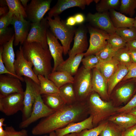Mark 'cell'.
Returning a JSON list of instances; mask_svg holds the SVG:
<instances>
[{"label": "cell", "instance_id": "cell-20", "mask_svg": "<svg viewBox=\"0 0 136 136\" xmlns=\"http://www.w3.org/2000/svg\"><path fill=\"white\" fill-rule=\"evenodd\" d=\"M92 70V91L97 93L100 97L107 99L108 95L107 81L96 68H94Z\"/></svg>", "mask_w": 136, "mask_h": 136}, {"label": "cell", "instance_id": "cell-10", "mask_svg": "<svg viewBox=\"0 0 136 136\" xmlns=\"http://www.w3.org/2000/svg\"><path fill=\"white\" fill-rule=\"evenodd\" d=\"M26 88L24 91L23 107L22 112V121L27 119L32 110L36 95L40 91L39 85L30 78L24 77Z\"/></svg>", "mask_w": 136, "mask_h": 136}, {"label": "cell", "instance_id": "cell-30", "mask_svg": "<svg viewBox=\"0 0 136 136\" xmlns=\"http://www.w3.org/2000/svg\"><path fill=\"white\" fill-rule=\"evenodd\" d=\"M59 89V94L66 104H72L77 101L72 83L66 84Z\"/></svg>", "mask_w": 136, "mask_h": 136}, {"label": "cell", "instance_id": "cell-46", "mask_svg": "<svg viewBox=\"0 0 136 136\" xmlns=\"http://www.w3.org/2000/svg\"><path fill=\"white\" fill-rule=\"evenodd\" d=\"M136 107V93L127 104L123 107L117 108V113L128 112Z\"/></svg>", "mask_w": 136, "mask_h": 136}, {"label": "cell", "instance_id": "cell-22", "mask_svg": "<svg viewBox=\"0 0 136 136\" xmlns=\"http://www.w3.org/2000/svg\"><path fill=\"white\" fill-rule=\"evenodd\" d=\"M84 54L83 53L77 54L73 57H69L57 67L56 71L65 72L72 76H74L78 71Z\"/></svg>", "mask_w": 136, "mask_h": 136}, {"label": "cell", "instance_id": "cell-49", "mask_svg": "<svg viewBox=\"0 0 136 136\" xmlns=\"http://www.w3.org/2000/svg\"><path fill=\"white\" fill-rule=\"evenodd\" d=\"M76 23L81 24L84 21L85 17L84 15L81 13H78L74 16Z\"/></svg>", "mask_w": 136, "mask_h": 136}, {"label": "cell", "instance_id": "cell-6", "mask_svg": "<svg viewBox=\"0 0 136 136\" xmlns=\"http://www.w3.org/2000/svg\"><path fill=\"white\" fill-rule=\"evenodd\" d=\"M90 34L89 45L84 53V56L96 54L100 51L108 44L109 34L107 32L91 26L87 27Z\"/></svg>", "mask_w": 136, "mask_h": 136}, {"label": "cell", "instance_id": "cell-45", "mask_svg": "<svg viewBox=\"0 0 136 136\" xmlns=\"http://www.w3.org/2000/svg\"><path fill=\"white\" fill-rule=\"evenodd\" d=\"M13 15L8 12L6 14L0 17V29L5 28L11 24Z\"/></svg>", "mask_w": 136, "mask_h": 136}, {"label": "cell", "instance_id": "cell-36", "mask_svg": "<svg viewBox=\"0 0 136 136\" xmlns=\"http://www.w3.org/2000/svg\"><path fill=\"white\" fill-rule=\"evenodd\" d=\"M116 33L127 42L136 39V28L134 27L116 28Z\"/></svg>", "mask_w": 136, "mask_h": 136}, {"label": "cell", "instance_id": "cell-17", "mask_svg": "<svg viewBox=\"0 0 136 136\" xmlns=\"http://www.w3.org/2000/svg\"><path fill=\"white\" fill-rule=\"evenodd\" d=\"M47 38L49 48L53 59L54 65L52 72H54L64 61L62 55L63 48L58 39L49 29L47 32Z\"/></svg>", "mask_w": 136, "mask_h": 136}, {"label": "cell", "instance_id": "cell-34", "mask_svg": "<svg viewBox=\"0 0 136 136\" xmlns=\"http://www.w3.org/2000/svg\"><path fill=\"white\" fill-rule=\"evenodd\" d=\"M120 0H101L96 6V9L98 12H108L111 9H115L119 7Z\"/></svg>", "mask_w": 136, "mask_h": 136}, {"label": "cell", "instance_id": "cell-53", "mask_svg": "<svg viewBox=\"0 0 136 136\" xmlns=\"http://www.w3.org/2000/svg\"><path fill=\"white\" fill-rule=\"evenodd\" d=\"M9 9L8 6L0 7V17L8 13Z\"/></svg>", "mask_w": 136, "mask_h": 136}, {"label": "cell", "instance_id": "cell-7", "mask_svg": "<svg viewBox=\"0 0 136 136\" xmlns=\"http://www.w3.org/2000/svg\"><path fill=\"white\" fill-rule=\"evenodd\" d=\"M24 93H15L6 95L0 94V111L7 116L14 115L23 107Z\"/></svg>", "mask_w": 136, "mask_h": 136}, {"label": "cell", "instance_id": "cell-35", "mask_svg": "<svg viewBox=\"0 0 136 136\" xmlns=\"http://www.w3.org/2000/svg\"><path fill=\"white\" fill-rule=\"evenodd\" d=\"M119 8L120 13L128 15L131 18L135 13L136 0H121Z\"/></svg>", "mask_w": 136, "mask_h": 136}, {"label": "cell", "instance_id": "cell-62", "mask_svg": "<svg viewBox=\"0 0 136 136\" xmlns=\"http://www.w3.org/2000/svg\"><path fill=\"white\" fill-rule=\"evenodd\" d=\"M43 136H48L47 135H45Z\"/></svg>", "mask_w": 136, "mask_h": 136}, {"label": "cell", "instance_id": "cell-26", "mask_svg": "<svg viewBox=\"0 0 136 136\" xmlns=\"http://www.w3.org/2000/svg\"><path fill=\"white\" fill-rule=\"evenodd\" d=\"M41 96L45 104L54 111L59 110L66 104L59 93L45 94Z\"/></svg>", "mask_w": 136, "mask_h": 136}, {"label": "cell", "instance_id": "cell-4", "mask_svg": "<svg viewBox=\"0 0 136 136\" xmlns=\"http://www.w3.org/2000/svg\"><path fill=\"white\" fill-rule=\"evenodd\" d=\"M53 19L46 18L50 30L60 41L63 48V54L65 55L70 50L71 43L75 36L76 28L73 26L67 25L66 21L61 19L59 16Z\"/></svg>", "mask_w": 136, "mask_h": 136}, {"label": "cell", "instance_id": "cell-57", "mask_svg": "<svg viewBox=\"0 0 136 136\" xmlns=\"http://www.w3.org/2000/svg\"><path fill=\"white\" fill-rule=\"evenodd\" d=\"M5 130L3 129L2 127H0V136H5Z\"/></svg>", "mask_w": 136, "mask_h": 136}, {"label": "cell", "instance_id": "cell-38", "mask_svg": "<svg viewBox=\"0 0 136 136\" xmlns=\"http://www.w3.org/2000/svg\"><path fill=\"white\" fill-rule=\"evenodd\" d=\"M116 51L108 43L104 48L95 55L100 61H107L113 58Z\"/></svg>", "mask_w": 136, "mask_h": 136}, {"label": "cell", "instance_id": "cell-33", "mask_svg": "<svg viewBox=\"0 0 136 136\" xmlns=\"http://www.w3.org/2000/svg\"><path fill=\"white\" fill-rule=\"evenodd\" d=\"M9 12L16 16L21 15L27 18L25 10L20 0H6Z\"/></svg>", "mask_w": 136, "mask_h": 136}, {"label": "cell", "instance_id": "cell-24", "mask_svg": "<svg viewBox=\"0 0 136 136\" xmlns=\"http://www.w3.org/2000/svg\"><path fill=\"white\" fill-rule=\"evenodd\" d=\"M109 11L111 19L116 28L133 27L134 18L127 17L114 9H111Z\"/></svg>", "mask_w": 136, "mask_h": 136}, {"label": "cell", "instance_id": "cell-8", "mask_svg": "<svg viewBox=\"0 0 136 136\" xmlns=\"http://www.w3.org/2000/svg\"><path fill=\"white\" fill-rule=\"evenodd\" d=\"M49 28L46 18H43L39 22L31 23L30 29L24 42H36L40 44L44 48H49L47 32Z\"/></svg>", "mask_w": 136, "mask_h": 136}, {"label": "cell", "instance_id": "cell-29", "mask_svg": "<svg viewBox=\"0 0 136 136\" xmlns=\"http://www.w3.org/2000/svg\"><path fill=\"white\" fill-rule=\"evenodd\" d=\"M37 76L40 82V93L41 95L59 93V88L51 81L41 75Z\"/></svg>", "mask_w": 136, "mask_h": 136}, {"label": "cell", "instance_id": "cell-31", "mask_svg": "<svg viewBox=\"0 0 136 136\" xmlns=\"http://www.w3.org/2000/svg\"><path fill=\"white\" fill-rule=\"evenodd\" d=\"M119 64L128 67L132 63L129 52V49L125 46L117 51L113 58Z\"/></svg>", "mask_w": 136, "mask_h": 136}, {"label": "cell", "instance_id": "cell-23", "mask_svg": "<svg viewBox=\"0 0 136 136\" xmlns=\"http://www.w3.org/2000/svg\"><path fill=\"white\" fill-rule=\"evenodd\" d=\"M109 121L117 125L122 130H125L136 124V118L128 113H122L110 117Z\"/></svg>", "mask_w": 136, "mask_h": 136}, {"label": "cell", "instance_id": "cell-25", "mask_svg": "<svg viewBox=\"0 0 136 136\" xmlns=\"http://www.w3.org/2000/svg\"><path fill=\"white\" fill-rule=\"evenodd\" d=\"M119 65L117 61L112 59L105 61H100L96 68L107 81L117 69Z\"/></svg>", "mask_w": 136, "mask_h": 136}, {"label": "cell", "instance_id": "cell-16", "mask_svg": "<svg viewBox=\"0 0 136 136\" xmlns=\"http://www.w3.org/2000/svg\"><path fill=\"white\" fill-rule=\"evenodd\" d=\"M21 81L12 76L0 75V94L6 95L15 93H24Z\"/></svg>", "mask_w": 136, "mask_h": 136}, {"label": "cell", "instance_id": "cell-28", "mask_svg": "<svg viewBox=\"0 0 136 136\" xmlns=\"http://www.w3.org/2000/svg\"><path fill=\"white\" fill-rule=\"evenodd\" d=\"M128 66L119 64L115 72L108 81V95H110L116 85L123 80L128 72Z\"/></svg>", "mask_w": 136, "mask_h": 136}, {"label": "cell", "instance_id": "cell-51", "mask_svg": "<svg viewBox=\"0 0 136 136\" xmlns=\"http://www.w3.org/2000/svg\"><path fill=\"white\" fill-rule=\"evenodd\" d=\"M66 23L67 25L70 26H73L76 23L74 16L69 17L66 21Z\"/></svg>", "mask_w": 136, "mask_h": 136}, {"label": "cell", "instance_id": "cell-19", "mask_svg": "<svg viewBox=\"0 0 136 136\" xmlns=\"http://www.w3.org/2000/svg\"><path fill=\"white\" fill-rule=\"evenodd\" d=\"M93 117L91 115L84 120L77 122H72L62 128L56 130V136H63L65 134L78 133L85 129H89L94 128Z\"/></svg>", "mask_w": 136, "mask_h": 136}, {"label": "cell", "instance_id": "cell-14", "mask_svg": "<svg viewBox=\"0 0 136 136\" xmlns=\"http://www.w3.org/2000/svg\"><path fill=\"white\" fill-rule=\"evenodd\" d=\"M31 23L21 15H13L11 24L13 26L14 30L13 44L15 46H17L19 44L22 45L25 42L30 29Z\"/></svg>", "mask_w": 136, "mask_h": 136}, {"label": "cell", "instance_id": "cell-39", "mask_svg": "<svg viewBox=\"0 0 136 136\" xmlns=\"http://www.w3.org/2000/svg\"><path fill=\"white\" fill-rule=\"evenodd\" d=\"M119 127H117L107 123L100 136H122L123 132Z\"/></svg>", "mask_w": 136, "mask_h": 136}, {"label": "cell", "instance_id": "cell-47", "mask_svg": "<svg viewBox=\"0 0 136 136\" xmlns=\"http://www.w3.org/2000/svg\"><path fill=\"white\" fill-rule=\"evenodd\" d=\"M128 72L123 79L125 81L131 78H136V63H132L128 67Z\"/></svg>", "mask_w": 136, "mask_h": 136}, {"label": "cell", "instance_id": "cell-50", "mask_svg": "<svg viewBox=\"0 0 136 136\" xmlns=\"http://www.w3.org/2000/svg\"><path fill=\"white\" fill-rule=\"evenodd\" d=\"M126 46L129 50H136V39L127 42Z\"/></svg>", "mask_w": 136, "mask_h": 136}, {"label": "cell", "instance_id": "cell-44", "mask_svg": "<svg viewBox=\"0 0 136 136\" xmlns=\"http://www.w3.org/2000/svg\"><path fill=\"white\" fill-rule=\"evenodd\" d=\"M3 50V46H0V75L7 74V75L13 76L19 79L21 81L24 82V77L19 76L17 75L14 74L8 71L5 67L4 64L3 62L2 54Z\"/></svg>", "mask_w": 136, "mask_h": 136}, {"label": "cell", "instance_id": "cell-37", "mask_svg": "<svg viewBox=\"0 0 136 136\" xmlns=\"http://www.w3.org/2000/svg\"><path fill=\"white\" fill-rule=\"evenodd\" d=\"M107 42L112 48L116 51L125 47L127 43L123 38L116 33L109 35Z\"/></svg>", "mask_w": 136, "mask_h": 136}, {"label": "cell", "instance_id": "cell-2", "mask_svg": "<svg viewBox=\"0 0 136 136\" xmlns=\"http://www.w3.org/2000/svg\"><path fill=\"white\" fill-rule=\"evenodd\" d=\"M22 45L23 55L33 64V70L35 74L48 78L53 69L51 64L52 57L49 48H44L36 42H24Z\"/></svg>", "mask_w": 136, "mask_h": 136}, {"label": "cell", "instance_id": "cell-54", "mask_svg": "<svg viewBox=\"0 0 136 136\" xmlns=\"http://www.w3.org/2000/svg\"><path fill=\"white\" fill-rule=\"evenodd\" d=\"M20 1L22 5L26 10L28 5V3L29 1V0H20Z\"/></svg>", "mask_w": 136, "mask_h": 136}, {"label": "cell", "instance_id": "cell-52", "mask_svg": "<svg viewBox=\"0 0 136 136\" xmlns=\"http://www.w3.org/2000/svg\"><path fill=\"white\" fill-rule=\"evenodd\" d=\"M129 52L132 63H136V50L129 49Z\"/></svg>", "mask_w": 136, "mask_h": 136}, {"label": "cell", "instance_id": "cell-42", "mask_svg": "<svg viewBox=\"0 0 136 136\" xmlns=\"http://www.w3.org/2000/svg\"><path fill=\"white\" fill-rule=\"evenodd\" d=\"M12 29L8 27L0 29V45L2 46L9 41L14 34Z\"/></svg>", "mask_w": 136, "mask_h": 136}, {"label": "cell", "instance_id": "cell-1", "mask_svg": "<svg viewBox=\"0 0 136 136\" xmlns=\"http://www.w3.org/2000/svg\"><path fill=\"white\" fill-rule=\"evenodd\" d=\"M89 114L86 101L66 104L59 110L42 119L32 129L35 135L49 133L65 127L72 122H77L86 118Z\"/></svg>", "mask_w": 136, "mask_h": 136}, {"label": "cell", "instance_id": "cell-12", "mask_svg": "<svg viewBox=\"0 0 136 136\" xmlns=\"http://www.w3.org/2000/svg\"><path fill=\"white\" fill-rule=\"evenodd\" d=\"M51 0H32L25 11L27 18L31 23L40 22L50 9Z\"/></svg>", "mask_w": 136, "mask_h": 136}, {"label": "cell", "instance_id": "cell-13", "mask_svg": "<svg viewBox=\"0 0 136 136\" xmlns=\"http://www.w3.org/2000/svg\"><path fill=\"white\" fill-rule=\"evenodd\" d=\"M86 19L87 21L95 28L104 30L111 35L116 33V28L111 19L109 13H89Z\"/></svg>", "mask_w": 136, "mask_h": 136}, {"label": "cell", "instance_id": "cell-27", "mask_svg": "<svg viewBox=\"0 0 136 136\" xmlns=\"http://www.w3.org/2000/svg\"><path fill=\"white\" fill-rule=\"evenodd\" d=\"M48 78L59 88L66 84L73 83L74 80V77L67 73L57 71L51 72Z\"/></svg>", "mask_w": 136, "mask_h": 136}, {"label": "cell", "instance_id": "cell-59", "mask_svg": "<svg viewBox=\"0 0 136 136\" xmlns=\"http://www.w3.org/2000/svg\"><path fill=\"white\" fill-rule=\"evenodd\" d=\"M63 136H77V133H72L65 134Z\"/></svg>", "mask_w": 136, "mask_h": 136}, {"label": "cell", "instance_id": "cell-32", "mask_svg": "<svg viewBox=\"0 0 136 136\" xmlns=\"http://www.w3.org/2000/svg\"><path fill=\"white\" fill-rule=\"evenodd\" d=\"M133 84L128 83L118 89L116 91V95L120 102L126 101L131 96L134 90Z\"/></svg>", "mask_w": 136, "mask_h": 136}, {"label": "cell", "instance_id": "cell-21", "mask_svg": "<svg viewBox=\"0 0 136 136\" xmlns=\"http://www.w3.org/2000/svg\"><path fill=\"white\" fill-rule=\"evenodd\" d=\"M15 35L11 40L3 45L2 54V60L7 69L11 73L16 75L14 68L15 55L13 48Z\"/></svg>", "mask_w": 136, "mask_h": 136}, {"label": "cell", "instance_id": "cell-15", "mask_svg": "<svg viewBox=\"0 0 136 136\" xmlns=\"http://www.w3.org/2000/svg\"><path fill=\"white\" fill-rule=\"evenodd\" d=\"M87 32V27L83 24H80L76 28L73 47L68 53L69 57H74L77 54L87 51L88 47Z\"/></svg>", "mask_w": 136, "mask_h": 136}, {"label": "cell", "instance_id": "cell-40", "mask_svg": "<svg viewBox=\"0 0 136 136\" xmlns=\"http://www.w3.org/2000/svg\"><path fill=\"white\" fill-rule=\"evenodd\" d=\"M100 61L96 55L92 54L83 58L81 62L85 68L92 70L96 67Z\"/></svg>", "mask_w": 136, "mask_h": 136}, {"label": "cell", "instance_id": "cell-11", "mask_svg": "<svg viewBox=\"0 0 136 136\" xmlns=\"http://www.w3.org/2000/svg\"><path fill=\"white\" fill-rule=\"evenodd\" d=\"M16 58L14 63V68L16 74L19 76L28 77L40 85L38 76L33 71L32 63L27 60L24 56L22 51V46L16 52Z\"/></svg>", "mask_w": 136, "mask_h": 136}, {"label": "cell", "instance_id": "cell-9", "mask_svg": "<svg viewBox=\"0 0 136 136\" xmlns=\"http://www.w3.org/2000/svg\"><path fill=\"white\" fill-rule=\"evenodd\" d=\"M55 112L45 104L39 91L36 95L30 115L27 119L22 121L19 127L23 129L27 127L39 119L46 117Z\"/></svg>", "mask_w": 136, "mask_h": 136}, {"label": "cell", "instance_id": "cell-5", "mask_svg": "<svg viewBox=\"0 0 136 136\" xmlns=\"http://www.w3.org/2000/svg\"><path fill=\"white\" fill-rule=\"evenodd\" d=\"M92 70L82 66L74 77L73 84L77 101H86L92 92Z\"/></svg>", "mask_w": 136, "mask_h": 136}, {"label": "cell", "instance_id": "cell-41", "mask_svg": "<svg viewBox=\"0 0 136 136\" xmlns=\"http://www.w3.org/2000/svg\"><path fill=\"white\" fill-rule=\"evenodd\" d=\"M107 123L101 124L90 129H85L76 133L77 136H98L105 127Z\"/></svg>", "mask_w": 136, "mask_h": 136}, {"label": "cell", "instance_id": "cell-58", "mask_svg": "<svg viewBox=\"0 0 136 136\" xmlns=\"http://www.w3.org/2000/svg\"><path fill=\"white\" fill-rule=\"evenodd\" d=\"M5 119V118H1L0 119V127H3V126H6V125L4 123Z\"/></svg>", "mask_w": 136, "mask_h": 136}, {"label": "cell", "instance_id": "cell-43", "mask_svg": "<svg viewBox=\"0 0 136 136\" xmlns=\"http://www.w3.org/2000/svg\"><path fill=\"white\" fill-rule=\"evenodd\" d=\"M6 134L5 136H27L28 132L26 130L22 129L17 131L12 126L6 127Z\"/></svg>", "mask_w": 136, "mask_h": 136}, {"label": "cell", "instance_id": "cell-18", "mask_svg": "<svg viewBox=\"0 0 136 136\" xmlns=\"http://www.w3.org/2000/svg\"><path fill=\"white\" fill-rule=\"evenodd\" d=\"M93 0H58L48 13L49 17L58 16L65 10L71 8L78 7L84 10L86 6L89 5Z\"/></svg>", "mask_w": 136, "mask_h": 136}, {"label": "cell", "instance_id": "cell-56", "mask_svg": "<svg viewBox=\"0 0 136 136\" xmlns=\"http://www.w3.org/2000/svg\"><path fill=\"white\" fill-rule=\"evenodd\" d=\"M0 5L1 7H3L7 6V4L6 0H0Z\"/></svg>", "mask_w": 136, "mask_h": 136}, {"label": "cell", "instance_id": "cell-55", "mask_svg": "<svg viewBox=\"0 0 136 136\" xmlns=\"http://www.w3.org/2000/svg\"><path fill=\"white\" fill-rule=\"evenodd\" d=\"M127 113H128L132 115L136 118V107L132 109L129 112Z\"/></svg>", "mask_w": 136, "mask_h": 136}, {"label": "cell", "instance_id": "cell-48", "mask_svg": "<svg viewBox=\"0 0 136 136\" xmlns=\"http://www.w3.org/2000/svg\"><path fill=\"white\" fill-rule=\"evenodd\" d=\"M122 136H136V124L125 130Z\"/></svg>", "mask_w": 136, "mask_h": 136}, {"label": "cell", "instance_id": "cell-3", "mask_svg": "<svg viewBox=\"0 0 136 136\" xmlns=\"http://www.w3.org/2000/svg\"><path fill=\"white\" fill-rule=\"evenodd\" d=\"M86 102L89 114L93 117L94 127L117 113V108L115 107L111 102L103 100L98 94L94 91L90 94Z\"/></svg>", "mask_w": 136, "mask_h": 136}, {"label": "cell", "instance_id": "cell-61", "mask_svg": "<svg viewBox=\"0 0 136 136\" xmlns=\"http://www.w3.org/2000/svg\"><path fill=\"white\" fill-rule=\"evenodd\" d=\"M133 27L136 28V17L134 18V20L133 23Z\"/></svg>", "mask_w": 136, "mask_h": 136}, {"label": "cell", "instance_id": "cell-60", "mask_svg": "<svg viewBox=\"0 0 136 136\" xmlns=\"http://www.w3.org/2000/svg\"><path fill=\"white\" fill-rule=\"evenodd\" d=\"M49 136H56L55 131L52 132L50 133Z\"/></svg>", "mask_w": 136, "mask_h": 136}]
</instances>
